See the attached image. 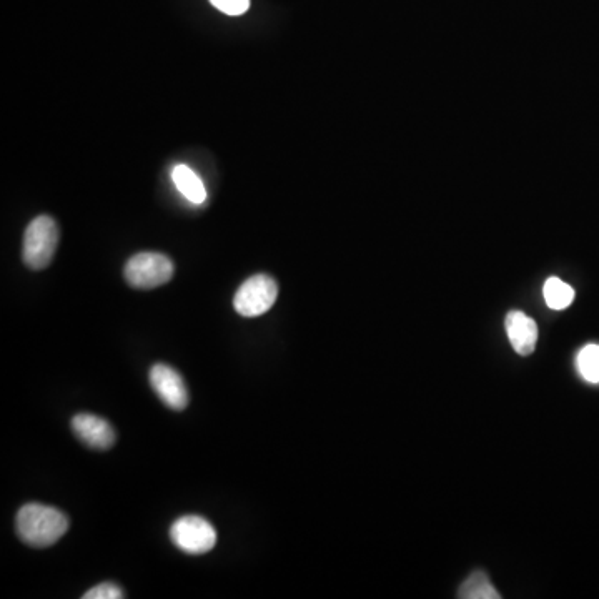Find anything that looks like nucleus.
Here are the masks:
<instances>
[{
	"mask_svg": "<svg viewBox=\"0 0 599 599\" xmlns=\"http://www.w3.org/2000/svg\"><path fill=\"white\" fill-rule=\"evenodd\" d=\"M505 327L511 347L515 348L518 355L528 357L535 352L536 342H538V325L533 318L528 317L526 313L513 310L506 317Z\"/></svg>",
	"mask_w": 599,
	"mask_h": 599,
	"instance_id": "8",
	"label": "nucleus"
},
{
	"mask_svg": "<svg viewBox=\"0 0 599 599\" xmlns=\"http://www.w3.org/2000/svg\"><path fill=\"white\" fill-rule=\"evenodd\" d=\"M277 297V282L265 273H258L240 285L233 297V307L242 317H260L275 305Z\"/></svg>",
	"mask_w": 599,
	"mask_h": 599,
	"instance_id": "4",
	"label": "nucleus"
},
{
	"mask_svg": "<svg viewBox=\"0 0 599 599\" xmlns=\"http://www.w3.org/2000/svg\"><path fill=\"white\" fill-rule=\"evenodd\" d=\"M174 262L164 253H137L125 265L124 277L130 287L152 290L169 283L174 277Z\"/></svg>",
	"mask_w": 599,
	"mask_h": 599,
	"instance_id": "3",
	"label": "nucleus"
},
{
	"mask_svg": "<svg viewBox=\"0 0 599 599\" xmlns=\"http://www.w3.org/2000/svg\"><path fill=\"white\" fill-rule=\"evenodd\" d=\"M213 7L227 15H242L250 9V0H210Z\"/></svg>",
	"mask_w": 599,
	"mask_h": 599,
	"instance_id": "14",
	"label": "nucleus"
},
{
	"mask_svg": "<svg viewBox=\"0 0 599 599\" xmlns=\"http://www.w3.org/2000/svg\"><path fill=\"white\" fill-rule=\"evenodd\" d=\"M124 596L119 586L114 585V583H102V585L95 586L92 590L87 591L84 599H122Z\"/></svg>",
	"mask_w": 599,
	"mask_h": 599,
	"instance_id": "13",
	"label": "nucleus"
},
{
	"mask_svg": "<svg viewBox=\"0 0 599 599\" xmlns=\"http://www.w3.org/2000/svg\"><path fill=\"white\" fill-rule=\"evenodd\" d=\"M150 385L164 405L172 410L182 411L189 405V390L185 387L184 378L175 368L157 363L150 370Z\"/></svg>",
	"mask_w": 599,
	"mask_h": 599,
	"instance_id": "6",
	"label": "nucleus"
},
{
	"mask_svg": "<svg viewBox=\"0 0 599 599\" xmlns=\"http://www.w3.org/2000/svg\"><path fill=\"white\" fill-rule=\"evenodd\" d=\"M578 370L586 382L599 383V345H586L578 355Z\"/></svg>",
	"mask_w": 599,
	"mask_h": 599,
	"instance_id": "12",
	"label": "nucleus"
},
{
	"mask_svg": "<svg viewBox=\"0 0 599 599\" xmlns=\"http://www.w3.org/2000/svg\"><path fill=\"white\" fill-rule=\"evenodd\" d=\"M59 245V227L54 218L40 215L29 223L25 230L22 258L30 270L49 267Z\"/></svg>",
	"mask_w": 599,
	"mask_h": 599,
	"instance_id": "2",
	"label": "nucleus"
},
{
	"mask_svg": "<svg viewBox=\"0 0 599 599\" xmlns=\"http://www.w3.org/2000/svg\"><path fill=\"white\" fill-rule=\"evenodd\" d=\"M15 530L25 545L49 548L67 533L69 518L52 506L29 503L17 513Z\"/></svg>",
	"mask_w": 599,
	"mask_h": 599,
	"instance_id": "1",
	"label": "nucleus"
},
{
	"mask_svg": "<svg viewBox=\"0 0 599 599\" xmlns=\"http://www.w3.org/2000/svg\"><path fill=\"white\" fill-rule=\"evenodd\" d=\"M545 302L551 310H565L575 300V290L560 278L551 277L546 280L543 287Z\"/></svg>",
	"mask_w": 599,
	"mask_h": 599,
	"instance_id": "11",
	"label": "nucleus"
},
{
	"mask_svg": "<svg viewBox=\"0 0 599 599\" xmlns=\"http://www.w3.org/2000/svg\"><path fill=\"white\" fill-rule=\"evenodd\" d=\"M72 431L84 445L94 450H109L115 443L114 426L100 416L80 413L72 420Z\"/></svg>",
	"mask_w": 599,
	"mask_h": 599,
	"instance_id": "7",
	"label": "nucleus"
},
{
	"mask_svg": "<svg viewBox=\"0 0 599 599\" xmlns=\"http://www.w3.org/2000/svg\"><path fill=\"white\" fill-rule=\"evenodd\" d=\"M458 598L463 599H500L501 595L491 585L490 578L483 571H475L460 586Z\"/></svg>",
	"mask_w": 599,
	"mask_h": 599,
	"instance_id": "10",
	"label": "nucleus"
},
{
	"mask_svg": "<svg viewBox=\"0 0 599 599\" xmlns=\"http://www.w3.org/2000/svg\"><path fill=\"white\" fill-rule=\"evenodd\" d=\"M174 179L175 187L179 190L180 194L184 195L185 199L189 202L200 205V203L207 200V190L205 185L202 184V180L199 179V175L195 174L194 170L189 169L187 165H177L172 174Z\"/></svg>",
	"mask_w": 599,
	"mask_h": 599,
	"instance_id": "9",
	"label": "nucleus"
},
{
	"mask_svg": "<svg viewBox=\"0 0 599 599\" xmlns=\"http://www.w3.org/2000/svg\"><path fill=\"white\" fill-rule=\"evenodd\" d=\"M170 540L187 555H205L217 545V531L202 516H182L170 528Z\"/></svg>",
	"mask_w": 599,
	"mask_h": 599,
	"instance_id": "5",
	"label": "nucleus"
}]
</instances>
